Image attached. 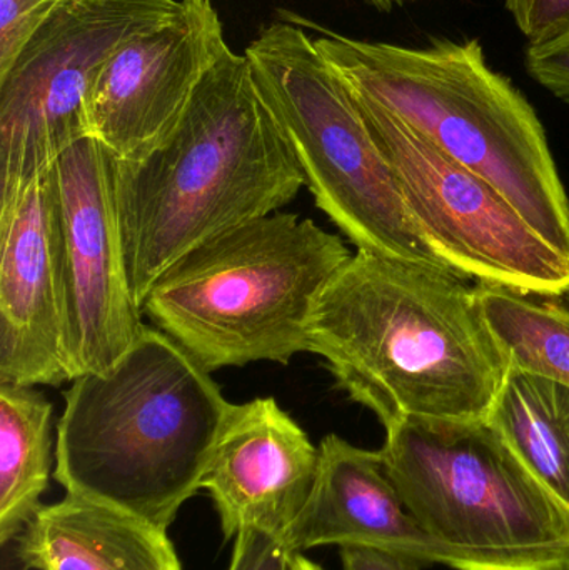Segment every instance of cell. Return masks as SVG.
<instances>
[{
  "mask_svg": "<svg viewBox=\"0 0 569 570\" xmlns=\"http://www.w3.org/2000/svg\"><path fill=\"white\" fill-rule=\"evenodd\" d=\"M53 405L30 385L0 384V542L19 538L42 509L53 459Z\"/></svg>",
  "mask_w": 569,
  "mask_h": 570,
  "instance_id": "2e32d148",
  "label": "cell"
},
{
  "mask_svg": "<svg viewBox=\"0 0 569 570\" xmlns=\"http://www.w3.org/2000/svg\"><path fill=\"white\" fill-rule=\"evenodd\" d=\"M291 552L337 546L370 548L454 570H511L477 552L448 544L404 505L380 451L336 434L320 444V469L310 501L286 538Z\"/></svg>",
  "mask_w": 569,
  "mask_h": 570,
  "instance_id": "5bb4252c",
  "label": "cell"
},
{
  "mask_svg": "<svg viewBox=\"0 0 569 570\" xmlns=\"http://www.w3.org/2000/svg\"><path fill=\"white\" fill-rule=\"evenodd\" d=\"M353 254L313 219L274 213L204 240L153 284L143 314L207 372L310 352L323 288Z\"/></svg>",
  "mask_w": 569,
  "mask_h": 570,
  "instance_id": "5b68a950",
  "label": "cell"
},
{
  "mask_svg": "<svg viewBox=\"0 0 569 570\" xmlns=\"http://www.w3.org/2000/svg\"><path fill=\"white\" fill-rule=\"evenodd\" d=\"M244 53L317 209L357 250L453 273L414 223L350 87L303 27L271 23Z\"/></svg>",
  "mask_w": 569,
  "mask_h": 570,
  "instance_id": "8992f818",
  "label": "cell"
},
{
  "mask_svg": "<svg viewBox=\"0 0 569 570\" xmlns=\"http://www.w3.org/2000/svg\"><path fill=\"white\" fill-rule=\"evenodd\" d=\"M528 42L553 39L569 27V0H504Z\"/></svg>",
  "mask_w": 569,
  "mask_h": 570,
  "instance_id": "44dd1931",
  "label": "cell"
},
{
  "mask_svg": "<svg viewBox=\"0 0 569 570\" xmlns=\"http://www.w3.org/2000/svg\"><path fill=\"white\" fill-rule=\"evenodd\" d=\"M229 407L210 372L146 327L109 368L73 379L53 479L66 494L167 531L200 491Z\"/></svg>",
  "mask_w": 569,
  "mask_h": 570,
  "instance_id": "3957f363",
  "label": "cell"
},
{
  "mask_svg": "<svg viewBox=\"0 0 569 570\" xmlns=\"http://www.w3.org/2000/svg\"><path fill=\"white\" fill-rule=\"evenodd\" d=\"M320 469V448L274 397L230 404L200 491L213 499L224 538L267 532L286 541Z\"/></svg>",
  "mask_w": 569,
  "mask_h": 570,
  "instance_id": "4fadbf2b",
  "label": "cell"
},
{
  "mask_svg": "<svg viewBox=\"0 0 569 570\" xmlns=\"http://www.w3.org/2000/svg\"><path fill=\"white\" fill-rule=\"evenodd\" d=\"M291 556L286 542L249 529L236 535L229 570H290Z\"/></svg>",
  "mask_w": 569,
  "mask_h": 570,
  "instance_id": "7402d4cb",
  "label": "cell"
},
{
  "mask_svg": "<svg viewBox=\"0 0 569 570\" xmlns=\"http://www.w3.org/2000/svg\"><path fill=\"white\" fill-rule=\"evenodd\" d=\"M350 90L414 223L457 276L530 297L569 294L568 254L545 240L483 177L441 154L363 94Z\"/></svg>",
  "mask_w": 569,
  "mask_h": 570,
  "instance_id": "9c48e42d",
  "label": "cell"
},
{
  "mask_svg": "<svg viewBox=\"0 0 569 570\" xmlns=\"http://www.w3.org/2000/svg\"><path fill=\"white\" fill-rule=\"evenodd\" d=\"M481 314L510 371L531 372L569 387V305L477 285Z\"/></svg>",
  "mask_w": 569,
  "mask_h": 570,
  "instance_id": "ac0fdd59",
  "label": "cell"
},
{
  "mask_svg": "<svg viewBox=\"0 0 569 570\" xmlns=\"http://www.w3.org/2000/svg\"><path fill=\"white\" fill-rule=\"evenodd\" d=\"M464 281L357 250L314 304L310 352L386 431L487 421L510 367Z\"/></svg>",
  "mask_w": 569,
  "mask_h": 570,
  "instance_id": "6da1fadb",
  "label": "cell"
},
{
  "mask_svg": "<svg viewBox=\"0 0 569 570\" xmlns=\"http://www.w3.org/2000/svg\"><path fill=\"white\" fill-rule=\"evenodd\" d=\"M117 209L137 304L180 256L279 213L306 186L246 53L229 49L163 140L114 164Z\"/></svg>",
  "mask_w": 569,
  "mask_h": 570,
  "instance_id": "7a4b0ae2",
  "label": "cell"
},
{
  "mask_svg": "<svg viewBox=\"0 0 569 570\" xmlns=\"http://www.w3.org/2000/svg\"><path fill=\"white\" fill-rule=\"evenodd\" d=\"M441 541L511 570H569V512L487 421H404L380 451Z\"/></svg>",
  "mask_w": 569,
  "mask_h": 570,
  "instance_id": "52a82bcc",
  "label": "cell"
},
{
  "mask_svg": "<svg viewBox=\"0 0 569 570\" xmlns=\"http://www.w3.org/2000/svg\"><path fill=\"white\" fill-rule=\"evenodd\" d=\"M227 49L213 0H180L173 20L107 60L90 97L92 137L117 159L146 153L177 126Z\"/></svg>",
  "mask_w": 569,
  "mask_h": 570,
  "instance_id": "8fae6325",
  "label": "cell"
},
{
  "mask_svg": "<svg viewBox=\"0 0 569 570\" xmlns=\"http://www.w3.org/2000/svg\"><path fill=\"white\" fill-rule=\"evenodd\" d=\"M343 570H421V562L370 548L341 549Z\"/></svg>",
  "mask_w": 569,
  "mask_h": 570,
  "instance_id": "603a6c76",
  "label": "cell"
},
{
  "mask_svg": "<svg viewBox=\"0 0 569 570\" xmlns=\"http://www.w3.org/2000/svg\"><path fill=\"white\" fill-rule=\"evenodd\" d=\"M314 40L341 79L454 163L490 183L569 256V199L543 124L484 59L477 39L424 49L324 32Z\"/></svg>",
  "mask_w": 569,
  "mask_h": 570,
  "instance_id": "277c9868",
  "label": "cell"
},
{
  "mask_svg": "<svg viewBox=\"0 0 569 570\" xmlns=\"http://www.w3.org/2000/svg\"><path fill=\"white\" fill-rule=\"evenodd\" d=\"M487 422L569 512V387L510 371Z\"/></svg>",
  "mask_w": 569,
  "mask_h": 570,
  "instance_id": "e0dca14e",
  "label": "cell"
},
{
  "mask_svg": "<svg viewBox=\"0 0 569 570\" xmlns=\"http://www.w3.org/2000/svg\"><path fill=\"white\" fill-rule=\"evenodd\" d=\"M180 0H63L0 73V206L92 137L90 97L107 60L179 13Z\"/></svg>",
  "mask_w": 569,
  "mask_h": 570,
  "instance_id": "ba28073f",
  "label": "cell"
},
{
  "mask_svg": "<svg viewBox=\"0 0 569 570\" xmlns=\"http://www.w3.org/2000/svg\"><path fill=\"white\" fill-rule=\"evenodd\" d=\"M290 570H324L320 566L314 564L310 559L304 558L300 552H293L290 561Z\"/></svg>",
  "mask_w": 569,
  "mask_h": 570,
  "instance_id": "cb8c5ba5",
  "label": "cell"
},
{
  "mask_svg": "<svg viewBox=\"0 0 569 570\" xmlns=\"http://www.w3.org/2000/svg\"><path fill=\"white\" fill-rule=\"evenodd\" d=\"M63 0H0V73L12 66L37 27Z\"/></svg>",
  "mask_w": 569,
  "mask_h": 570,
  "instance_id": "d6986e66",
  "label": "cell"
},
{
  "mask_svg": "<svg viewBox=\"0 0 569 570\" xmlns=\"http://www.w3.org/2000/svg\"><path fill=\"white\" fill-rule=\"evenodd\" d=\"M527 70L540 86L569 104V27L553 39L528 43Z\"/></svg>",
  "mask_w": 569,
  "mask_h": 570,
  "instance_id": "ffe728a7",
  "label": "cell"
},
{
  "mask_svg": "<svg viewBox=\"0 0 569 570\" xmlns=\"http://www.w3.org/2000/svg\"><path fill=\"white\" fill-rule=\"evenodd\" d=\"M72 382L52 174L0 206V384Z\"/></svg>",
  "mask_w": 569,
  "mask_h": 570,
  "instance_id": "7c38bea8",
  "label": "cell"
},
{
  "mask_svg": "<svg viewBox=\"0 0 569 570\" xmlns=\"http://www.w3.org/2000/svg\"><path fill=\"white\" fill-rule=\"evenodd\" d=\"M367 2L373 3L376 9L384 10V12H390L393 7L403 6L406 0H367Z\"/></svg>",
  "mask_w": 569,
  "mask_h": 570,
  "instance_id": "d4e9b609",
  "label": "cell"
},
{
  "mask_svg": "<svg viewBox=\"0 0 569 570\" xmlns=\"http://www.w3.org/2000/svg\"><path fill=\"white\" fill-rule=\"evenodd\" d=\"M114 164L100 140L86 137L50 169L72 381L109 368L146 328L130 283Z\"/></svg>",
  "mask_w": 569,
  "mask_h": 570,
  "instance_id": "30bf717a",
  "label": "cell"
},
{
  "mask_svg": "<svg viewBox=\"0 0 569 570\" xmlns=\"http://www.w3.org/2000/svg\"><path fill=\"white\" fill-rule=\"evenodd\" d=\"M17 558L32 570H183L166 529L70 494L42 505Z\"/></svg>",
  "mask_w": 569,
  "mask_h": 570,
  "instance_id": "9a60e30c",
  "label": "cell"
}]
</instances>
